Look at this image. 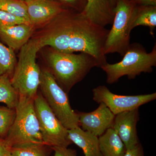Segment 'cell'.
<instances>
[{
    "instance_id": "22",
    "label": "cell",
    "mask_w": 156,
    "mask_h": 156,
    "mask_svg": "<svg viewBox=\"0 0 156 156\" xmlns=\"http://www.w3.org/2000/svg\"><path fill=\"white\" fill-rule=\"evenodd\" d=\"M16 116L14 109L0 106V137L5 138L14 122Z\"/></svg>"
},
{
    "instance_id": "29",
    "label": "cell",
    "mask_w": 156,
    "mask_h": 156,
    "mask_svg": "<svg viewBox=\"0 0 156 156\" xmlns=\"http://www.w3.org/2000/svg\"><path fill=\"white\" fill-rule=\"evenodd\" d=\"M117 1L118 0H109L110 5L113 10L115 6L116 5V4Z\"/></svg>"
},
{
    "instance_id": "24",
    "label": "cell",
    "mask_w": 156,
    "mask_h": 156,
    "mask_svg": "<svg viewBox=\"0 0 156 156\" xmlns=\"http://www.w3.org/2000/svg\"><path fill=\"white\" fill-rule=\"evenodd\" d=\"M59 3L66 9L82 12L83 11L87 0H53Z\"/></svg>"
},
{
    "instance_id": "20",
    "label": "cell",
    "mask_w": 156,
    "mask_h": 156,
    "mask_svg": "<svg viewBox=\"0 0 156 156\" xmlns=\"http://www.w3.org/2000/svg\"><path fill=\"white\" fill-rule=\"evenodd\" d=\"M50 147L44 143H30L11 148V156H49Z\"/></svg>"
},
{
    "instance_id": "5",
    "label": "cell",
    "mask_w": 156,
    "mask_h": 156,
    "mask_svg": "<svg viewBox=\"0 0 156 156\" xmlns=\"http://www.w3.org/2000/svg\"><path fill=\"white\" fill-rule=\"evenodd\" d=\"M15 109L14 122L4 138L7 145L11 148L27 144H44L35 112L34 100L19 99Z\"/></svg>"
},
{
    "instance_id": "4",
    "label": "cell",
    "mask_w": 156,
    "mask_h": 156,
    "mask_svg": "<svg viewBox=\"0 0 156 156\" xmlns=\"http://www.w3.org/2000/svg\"><path fill=\"white\" fill-rule=\"evenodd\" d=\"M123 56L119 62L114 64L107 62L101 66L106 73L108 84L116 83L124 76L131 80L142 73H151L156 66V44L150 53L141 45L132 44Z\"/></svg>"
},
{
    "instance_id": "13",
    "label": "cell",
    "mask_w": 156,
    "mask_h": 156,
    "mask_svg": "<svg viewBox=\"0 0 156 156\" xmlns=\"http://www.w3.org/2000/svg\"><path fill=\"white\" fill-rule=\"evenodd\" d=\"M36 30L29 23L0 27V38L14 51L20 50L31 38Z\"/></svg>"
},
{
    "instance_id": "18",
    "label": "cell",
    "mask_w": 156,
    "mask_h": 156,
    "mask_svg": "<svg viewBox=\"0 0 156 156\" xmlns=\"http://www.w3.org/2000/svg\"><path fill=\"white\" fill-rule=\"evenodd\" d=\"M19 100V95L11 84V78L7 75L0 76V102L15 109Z\"/></svg>"
},
{
    "instance_id": "9",
    "label": "cell",
    "mask_w": 156,
    "mask_h": 156,
    "mask_svg": "<svg viewBox=\"0 0 156 156\" xmlns=\"http://www.w3.org/2000/svg\"><path fill=\"white\" fill-rule=\"evenodd\" d=\"M93 99L103 103L115 115L139 108L140 106L156 98V93L136 95H122L112 93L105 86H99L92 90Z\"/></svg>"
},
{
    "instance_id": "17",
    "label": "cell",
    "mask_w": 156,
    "mask_h": 156,
    "mask_svg": "<svg viewBox=\"0 0 156 156\" xmlns=\"http://www.w3.org/2000/svg\"><path fill=\"white\" fill-rule=\"evenodd\" d=\"M140 26L148 27L151 34L153 35L156 27V6H135L131 19V30Z\"/></svg>"
},
{
    "instance_id": "25",
    "label": "cell",
    "mask_w": 156,
    "mask_h": 156,
    "mask_svg": "<svg viewBox=\"0 0 156 156\" xmlns=\"http://www.w3.org/2000/svg\"><path fill=\"white\" fill-rule=\"evenodd\" d=\"M51 149L54 152L53 156H77L75 150L68 148V147H54Z\"/></svg>"
},
{
    "instance_id": "7",
    "label": "cell",
    "mask_w": 156,
    "mask_h": 156,
    "mask_svg": "<svg viewBox=\"0 0 156 156\" xmlns=\"http://www.w3.org/2000/svg\"><path fill=\"white\" fill-rule=\"evenodd\" d=\"M135 6L129 0L117 1L112 26L104 47L105 55L118 53L123 56L130 47L131 19Z\"/></svg>"
},
{
    "instance_id": "21",
    "label": "cell",
    "mask_w": 156,
    "mask_h": 156,
    "mask_svg": "<svg viewBox=\"0 0 156 156\" xmlns=\"http://www.w3.org/2000/svg\"><path fill=\"white\" fill-rule=\"evenodd\" d=\"M0 10L23 18L30 23L27 6L24 1L0 0Z\"/></svg>"
},
{
    "instance_id": "10",
    "label": "cell",
    "mask_w": 156,
    "mask_h": 156,
    "mask_svg": "<svg viewBox=\"0 0 156 156\" xmlns=\"http://www.w3.org/2000/svg\"><path fill=\"white\" fill-rule=\"evenodd\" d=\"M79 124L82 129L99 137L108 128L112 127L115 115L103 103L94 111L80 112Z\"/></svg>"
},
{
    "instance_id": "23",
    "label": "cell",
    "mask_w": 156,
    "mask_h": 156,
    "mask_svg": "<svg viewBox=\"0 0 156 156\" xmlns=\"http://www.w3.org/2000/svg\"><path fill=\"white\" fill-rule=\"evenodd\" d=\"M23 23H30L23 18L0 10V27L11 26Z\"/></svg>"
},
{
    "instance_id": "28",
    "label": "cell",
    "mask_w": 156,
    "mask_h": 156,
    "mask_svg": "<svg viewBox=\"0 0 156 156\" xmlns=\"http://www.w3.org/2000/svg\"><path fill=\"white\" fill-rule=\"evenodd\" d=\"M135 5L156 6V0H129Z\"/></svg>"
},
{
    "instance_id": "1",
    "label": "cell",
    "mask_w": 156,
    "mask_h": 156,
    "mask_svg": "<svg viewBox=\"0 0 156 156\" xmlns=\"http://www.w3.org/2000/svg\"><path fill=\"white\" fill-rule=\"evenodd\" d=\"M109 30L95 24L82 14L66 9L38 29L31 38L41 47L67 53H87L101 66L107 62L104 47Z\"/></svg>"
},
{
    "instance_id": "8",
    "label": "cell",
    "mask_w": 156,
    "mask_h": 156,
    "mask_svg": "<svg viewBox=\"0 0 156 156\" xmlns=\"http://www.w3.org/2000/svg\"><path fill=\"white\" fill-rule=\"evenodd\" d=\"M35 112L38 121L43 142L50 147H68L73 143L68 130L62 125L41 93L34 100Z\"/></svg>"
},
{
    "instance_id": "19",
    "label": "cell",
    "mask_w": 156,
    "mask_h": 156,
    "mask_svg": "<svg viewBox=\"0 0 156 156\" xmlns=\"http://www.w3.org/2000/svg\"><path fill=\"white\" fill-rule=\"evenodd\" d=\"M17 62L14 50L0 42V76L7 75L11 78Z\"/></svg>"
},
{
    "instance_id": "30",
    "label": "cell",
    "mask_w": 156,
    "mask_h": 156,
    "mask_svg": "<svg viewBox=\"0 0 156 156\" xmlns=\"http://www.w3.org/2000/svg\"><path fill=\"white\" fill-rule=\"evenodd\" d=\"M20 1H25V0H20Z\"/></svg>"
},
{
    "instance_id": "27",
    "label": "cell",
    "mask_w": 156,
    "mask_h": 156,
    "mask_svg": "<svg viewBox=\"0 0 156 156\" xmlns=\"http://www.w3.org/2000/svg\"><path fill=\"white\" fill-rule=\"evenodd\" d=\"M0 156H11V148L7 145L3 138L0 137Z\"/></svg>"
},
{
    "instance_id": "26",
    "label": "cell",
    "mask_w": 156,
    "mask_h": 156,
    "mask_svg": "<svg viewBox=\"0 0 156 156\" xmlns=\"http://www.w3.org/2000/svg\"><path fill=\"white\" fill-rule=\"evenodd\" d=\"M123 156H144V153L141 144L139 143L132 148L126 150Z\"/></svg>"
},
{
    "instance_id": "11",
    "label": "cell",
    "mask_w": 156,
    "mask_h": 156,
    "mask_svg": "<svg viewBox=\"0 0 156 156\" xmlns=\"http://www.w3.org/2000/svg\"><path fill=\"white\" fill-rule=\"evenodd\" d=\"M24 2L30 23L36 30L67 9L53 0H25Z\"/></svg>"
},
{
    "instance_id": "6",
    "label": "cell",
    "mask_w": 156,
    "mask_h": 156,
    "mask_svg": "<svg viewBox=\"0 0 156 156\" xmlns=\"http://www.w3.org/2000/svg\"><path fill=\"white\" fill-rule=\"evenodd\" d=\"M41 93L58 120L67 130L80 127L79 115L73 110L67 93L47 68L41 69Z\"/></svg>"
},
{
    "instance_id": "15",
    "label": "cell",
    "mask_w": 156,
    "mask_h": 156,
    "mask_svg": "<svg viewBox=\"0 0 156 156\" xmlns=\"http://www.w3.org/2000/svg\"><path fill=\"white\" fill-rule=\"evenodd\" d=\"M68 133L70 140L82 149L85 156H103L98 136L84 131L80 127L68 130Z\"/></svg>"
},
{
    "instance_id": "2",
    "label": "cell",
    "mask_w": 156,
    "mask_h": 156,
    "mask_svg": "<svg viewBox=\"0 0 156 156\" xmlns=\"http://www.w3.org/2000/svg\"><path fill=\"white\" fill-rule=\"evenodd\" d=\"M43 51L47 69L57 83L68 93L84 79L93 68L100 67L99 62L87 53L60 52L50 47Z\"/></svg>"
},
{
    "instance_id": "12",
    "label": "cell",
    "mask_w": 156,
    "mask_h": 156,
    "mask_svg": "<svg viewBox=\"0 0 156 156\" xmlns=\"http://www.w3.org/2000/svg\"><path fill=\"white\" fill-rule=\"evenodd\" d=\"M139 108L115 115L112 128L116 132L126 147L132 148L139 143L136 124L139 120Z\"/></svg>"
},
{
    "instance_id": "14",
    "label": "cell",
    "mask_w": 156,
    "mask_h": 156,
    "mask_svg": "<svg viewBox=\"0 0 156 156\" xmlns=\"http://www.w3.org/2000/svg\"><path fill=\"white\" fill-rule=\"evenodd\" d=\"M82 13L95 24L105 27L112 25L115 15L109 0H87Z\"/></svg>"
},
{
    "instance_id": "16",
    "label": "cell",
    "mask_w": 156,
    "mask_h": 156,
    "mask_svg": "<svg viewBox=\"0 0 156 156\" xmlns=\"http://www.w3.org/2000/svg\"><path fill=\"white\" fill-rule=\"evenodd\" d=\"M99 148L103 156H123L126 148L123 141L112 128H108L98 137Z\"/></svg>"
},
{
    "instance_id": "3",
    "label": "cell",
    "mask_w": 156,
    "mask_h": 156,
    "mask_svg": "<svg viewBox=\"0 0 156 156\" xmlns=\"http://www.w3.org/2000/svg\"><path fill=\"white\" fill-rule=\"evenodd\" d=\"M42 47L31 38L20 50L19 58L11 78L19 99L34 100L41 83V69L37 64V54Z\"/></svg>"
}]
</instances>
